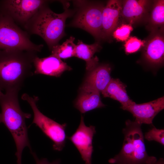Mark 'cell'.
<instances>
[{
  "label": "cell",
  "mask_w": 164,
  "mask_h": 164,
  "mask_svg": "<svg viewBox=\"0 0 164 164\" xmlns=\"http://www.w3.org/2000/svg\"><path fill=\"white\" fill-rule=\"evenodd\" d=\"M38 52L0 50V89L19 92L28 77L34 74L33 61Z\"/></svg>",
  "instance_id": "obj_1"
},
{
  "label": "cell",
  "mask_w": 164,
  "mask_h": 164,
  "mask_svg": "<svg viewBox=\"0 0 164 164\" xmlns=\"http://www.w3.org/2000/svg\"><path fill=\"white\" fill-rule=\"evenodd\" d=\"M61 2L64 10L62 13L54 12L46 3L38 10L23 27L25 31L29 35L36 34L43 38L50 50L58 44L65 36L66 20L76 12V10L69 9L68 3Z\"/></svg>",
  "instance_id": "obj_2"
},
{
  "label": "cell",
  "mask_w": 164,
  "mask_h": 164,
  "mask_svg": "<svg viewBox=\"0 0 164 164\" xmlns=\"http://www.w3.org/2000/svg\"><path fill=\"white\" fill-rule=\"evenodd\" d=\"M19 92L9 91L0 96V124H3L11 133L16 148L15 155L17 164H21L22 151L26 147L32 151L28 138L26 119L29 118L31 114L23 112L19 105Z\"/></svg>",
  "instance_id": "obj_3"
},
{
  "label": "cell",
  "mask_w": 164,
  "mask_h": 164,
  "mask_svg": "<svg viewBox=\"0 0 164 164\" xmlns=\"http://www.w3.org/2000/svg\"><path fill=\"white\" fill-rule=\"evenodd\" d=\"M141 124L128 120L122 132L124 140L119 153L110 159L109 163L116 164H155L156 158L146 152Z\"/></svg>",
  "instance_id": "obj_4"
},
{
  "label": "cell",
  "mask_w": 164,
  "mask_h": 164,
  "mask_svg": "<svg viewBox=\"0 0 164 164\" xmlns=\"http://www.w3.org/2000/svg\"><path fill=\"white\" fill-rule=\"evenodd\" d=\"M73 2L77 7V12L68 26L83 29L97 40L102 39L104 5L90 1H77Z\"/></svg>",
  "instance_id": "obj_5"
},
{
  "label": "cell",
  "mask_w": 164,
  "mask_h": 164,
  "mask_svg": "<svg viewBox=\"0 0 164 164\" xmlns=\"http://www.w3.org/2000/svg\"><path fill=\"white\" fill-rule=\"evenodd\" d=\"M43 44L32 42L29 35L9 16L0 12V50L40 52Z\"/></svg>",
  "instance_id": "obj_6"
},
{
  "label": "cell",
  "mask_w": 164,
  "mask_h": 164,
  "mask_svg": "<svg viewBox=\"0 0 164 164\" xmlns=\"http://www.w3.org/2000/svg\"><path fill=\"white\" fill-rule=\"evenodd\" d=\"M22 98L28 103L33 111L34 118L32 123L34 124L52 141L54 150L62 151L67 138L65 132L67 124H60L41 112L36 104L38 97H32L25 93L22 95Z\"/></svg>",
  "instance_id": "obj_7"
},
{
  "label": "cell",
  "mask_w": 164,
  "mask_h": 164,
  "mask_svg": "<svg viewBox=\"0 0 164 164\" xmlns=\"http://www.w3.org/2000/svg\"><path fill=\"white\" fill-rule=\"evenodd\" d=\"M43 0H4L0 1V12L10 17L17 25L24 27L43 5Z\"/></svg>",
  "instance_id": "obj_8"
},
{
  "label": "cell",
  "mask_w": 164,
  "mask_h": 164,
  "mask_svg": "<svg viewBox=\"0 0 164 164\" xmlns=\"http://www.w3.org/2000/svg\"><path fill=\"white\" fill-rule=\"evenodd\" d=\"M95 133V127L86 126L81 115L80 124L76 130L71 136L67 137L79 151L85 164H91L93 151L92 141Z\"/></svg>",
  "instance_id": "obj_9"
},
{
  "label": "cell",
  "mask_w": 164,
  "mask_h": 164,
  "mask_svg": "<svg viewBox=\"0 0 164 164\" xmlns=\"http://www.w3.org/2000/svg\"><path fill=\"white\" fill-rule=\"evenodd\" d=\"M121 108L130 112L135 118V121L140 124H152L154 117L164 108V97L141 104L133 101Z\"/></svg>",
  "instance_id": "obj_10"
},
{
  "label": "cell",
  "mask_w": 164,
  "mask_h": 164,
  "mask_svg": "<svg viewBox=\"0 0 164 164\" xmlns=\"http://www.w3.org/2000/svg\"><path fill=\"white\" fill-rule=\"evenodd\" d=\"M33 64L34 74H42L58 77L64 71L72 69L61 59L52 55L43 58L37 56L34 60Z\"/></svg>",
  "instance_id": "obj_11"
},
{
  "label": "cell",
  "mask_w": 164,
  "mask_h": 164,
  "mask_svg": "<svg viewBox=\"0 0 164 164\" xmlns=\"http://www.w3.org/2000/svg\"><path fill=\"white\" fill-rule=\"evenodd\" d=\"M122 1H108L104 6L102 13V39H109L118 25L121 15Z\"/></svg>",
  "instance_id": "obj_12"
},
{
  "label": "cell",
  "mask_w": 164,
  "mask_h": 164,
  "mask_svg": "<svg viewBox=\"0 0 164 164\" xmlns=\"http://www.w3.org/2000/svg\"><path fill=\"white\" fill-rule=\"evenodd\" d=\"M111 69L108 64L98 65L88 72L80 88L88 89L101 93L109 82Z\"/></svg>",
  "instance_id": "obj_13"
},
{
  "label": "cell",
  "mask_w": 164,
  "mask_h": 164,
  "mask_svg": "<svg viewBox=\"0 0 164 164\" xmlns=\"http://www.w3.org/2000/svg\"><path fill=\"white\" fill-rule=\"evenodd\" d=\"M151 2L148 0L122 1L121 15L128 24L132 25L138 22L147 15Z\"/></svg>",
  "instance_id": "obj_14"
},
{
  "label": "cell",
  "mask_w": 164,
  "mask_h": 164,
  "mask_svg": "<svg viewBox=\"0 0 164 164\" xmlns=\"http://www.w3.org/2000/svg\"><path fill=\"white\" fill-rule=\"evenodd\" d=\"M144 56L146 61L153 66L163 64L164 60V38L159 33L152 35L145 41Z\"/></svg>",
  "instance_id": "obj_15"
},
{
  "label": "cell",
  "mask_w": 164,
  "mask_h": 164,
  "mask_svg": "<svg viewBox=\"0 0 164 164\" xmlns=\"http://www.w3.org/2000/svg\"><path fill=\"white\" fill-rule=\"evenodd\" d=\"M80 92L75 107L81 113H85L93 110L104 107L100 93L94 90L80 88Z\"/></svg>",
  "instance_id": "obj_16"
},
{
  "label": "cell",
  "mask_w": 164,
  "mask_h": 164,
  "mask_svg": "<svg viewBox=\"0 0 164 164\" xmlns=\"http://www.w3.org/2000/svg\"><path fill=\"white\" fill-rule=\"evenodd\" d=\"M101 48V47L98 42L91 44H87L78 40L76 45L74 56L85 61L86 70L89 72L98 65V59L96 56L94 57V56Z\"/></svg>",
  "instance_id": "obj_17"
},
{
  "label": "cell",
  "mask_w": 164,
  "mask_h": 164,
  "mask_svg": "<svg viewBox=\"0 0 164 164\" xmlns=\"http://www.w3.org/2000/svg\"><path fill=\"white\" fill-rule=\"evenodd\" d=\"M126 86L118 79H111L105 88L101 92L103 97H108L119 102L121 108L127 106L133 101L127 93Z\"/></svg>",
  "instance_id": "obj_18"
},
{
  "label": "cell",
  "mask_w": 164,
  "mask_h": 164,
  "mask_svg": "<svg viewBox=\"0 0 164 164\" xmlns=\"http://www.w3.org/2000/svg\"><path fill=\"white\" fill-rule=\"evenodd\" d=\"M75 38L70 36L62 44L54 46L51 50V55L60 59H66L74 56L76 45L74 43Z\"/></svg>",
  "instance_id": "obj_19"
},
{
  "label": "cell",
  "mask_w": 164,
  "mask_h": 164,
  "mask_svg": "<svg viewBox=\"0 0 164 164\" xmlns=\"http://www.w3.org/2000/svg\"><path fill=\"white\" fill-rule=\"evenodd\" d=\"M154 2L150 15V23L154 26H162L164 24V0H155Z\"/></svg>",
  "instance_id": "obj_20"
},
{
  "label": "cell",
  "mask_w": 164,
  "mask_h": 164,
  "mask_svg": "<svg viewBox=\"0 0 164 164\" xmlns=\"http://www.w3.org/2000/svg\"><path fill=\"white\" fill-rule=\"evenodd\" d=\"M133 30L132 25L123 24L115 29L112 35L118 41H126L129 38L130 33Z\"/></svg>",
  "instance_id": "obj_21"
},
{
  "label": "cell",
  "mask_w": 164,
  "mask_h": 164,
  "mask_svg": "<svg viewBox=\"0 0 164 164\" xmlns=\"http://www.w3.org/2000/svg\"><path fill=\"white\" fill-rule=\"evenodd\" d=\"M145 42L136 37H129L124 45L125 53L129 54L136 52L142 46H144Z\"/></svg>",
  "instance_id": "obj_22"
},
{
  "label": "cell",
  "mask_w": 164,
  "mask_h": 164,
  "mask_svg": "<svg viewBox=\"0 0 164 164\" xmlns=\"http://www.w3.org/2000/svg\"><path fill=\"white\" fill-rule=\"evenodd\" d=\"M144 138L150 141H154L164 145V130L153 127L145 134Z\"/></svg>",
  "instance_id": "obj_23"
},
{
  "label": "cell",
  "mask_w": 164,
  "mask_h": 164,
  "mask_svg": "<svg viewBox=\"0 0 164 164\" xmlns=\"http://www.w3.org/2000/svg\"><path fill=\"white\" fill-rule=\"evenodd\" d=\"M31 153L35 159L36 164H60V160H56L52 162H50L46 158L39 159L34 152H32Z\"/></svg>",
  "instance_id": "obj_24"
},
{
  "label": "cell",
  "mask_w": 164,
  "mask_h": 164,
  "mask_svg": "<svg viewBox=\"0 0 164 164\" xmlns=\"http://www.w3.org/2000/svg\"><path fill=\"white\" fill-rule=\"evenodd\" d=\"M155 164H164V160L163 158H160L157 160Z\"/></svg>",
  "instance_id": "obj_25"
},
{
  "label": "cell",
  "mask_w": 164,
  "mask_h": 164,
  "mask_svg": "<svg viewBox=\"0 0 164 164\" xmlns=\"http://www.w3.org/2000/svg\"><path fill=\"white\" fill-rule=\"evenodd\" d=\"M3 94V93L2 92V90L0 89V96L2 94Z\"/></svg>",
  "instance_id": "obj_26"
}]
</instances>
